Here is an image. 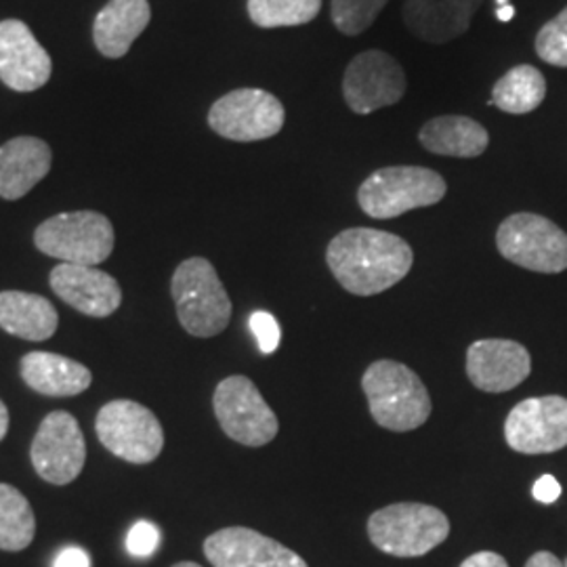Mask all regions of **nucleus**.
<instances>
[{
  "label": "nucleus",
  "mask_w": 567,
  "mask_h": 567,
  "mask_svg": "<svg viewBox=\"0 0 567 567\" xmlns=\"http://www.w3.org/2000/svg\"><path fill=\"white\" fill-rule=\"evenodd\" d=\"M326 264L347 292L372 297L404 280L414 264V252L395 234L351 227L330 240Z\"/></svg>",
  "instance_id": "obj_1"
},
{
  "label": "nucleus",
  "mask_w": 567,
  "mask_h": 567,
  "mask_svg": "<svg viewBox=\"0 0 567 567\" xmlns=\"http://www.w3.org/2000/svg\"><path fill=\"white\" fill-rule=\"evenodd\" d=\"M362 389L372 419L389 431L405 433L425 425L431 416V395L414 370L393 360L368 365Z\"/></svg>",
  "instance_id": "obj_2"
},
{
  "label": "nucleus",
  "mask_w": 567,
  "mask_h": 567,
  "mask_svg": "<svg viewBox=\"0 0 567 567\" xmlns=\"http://www.w3.org/2000/svg\"><path fill=\"white\" fill-rule=\"evenodd\" d=\"M171 295L175 299L177 318L192 337H217L231 320L229 295L217 269L204 257H192L175 269Z\"/></svg>",
  "instance_id": "obj_3"
},
{
  "label": "nucleus",
  "mask_w": 567,
  "mask_h": 567,
  "mask_svg": "<svg viewBox=\"0 0 567 567\" xmlns=\"http://www.w3.org/2000/svg\"><path fill=\"white\" fill-rule=\"evenodd\" d=\"M444 177L425 166H386L374 171L358 189V204L372 219H395L410 210L442 203Z\"/></svg>",
  "instance_id": "obj_4"
},
{
  "label": "nucleus",
  "mask_w": 567,
  "mask_h": 567,
  "mask_svg": "<svg viewBox=\"0 0 567 567\" xmlns=\"http://www.w3.org/2000/svg\"><path fill=\"white\" fill-rule=\"evenodd\" d=\"M372 545L393 557H423L450 536L446 513L423 503H395L368 519Z\"/></svg>",
  "instance_id": "obj_5"
},
{
  "label": "nucleus",
  "mask_w": 567,
  "mask_h": 567,
  "mask_svg": "<svg viewBox=\"0 0 567 567\" xmlns=\"http://www.w3.org/2000/svg\"><path fill=\"white\" fill-rule=\"evenodd\" d=\"M114 227L95 210L61 213L42 221L34 231L37 248L61 264L102 265L114 250Z\"/></svg>",
  "instance_id": "obj_6"
},
{
  "label": "nucleus",
  "mask_w": 567,
  "mask_h": 567,
  "mask_svg": "<svg viewBox=\"0 0 567 567\" xmlns=\"http://www.w3.org/2000/svg\"><path fill=\"white\" fill-rule=\"evenodd\" d=\"M498 252L529 271L561 274L567 269V234L547 217L517 213L496 231Z\"/></svg>",
  "instance_id": "obj_7"
},
{
  "label": "nucleus",
  "mask_w": 567,
  "mask_h": 567,
  "mask_svg": "<svg viewBox=\"0 0 567 567\" xmlns=\"http://www.w3.org/2000/svg\"><path fill=\"white\" fill-rule=\"evenodd\" d=\"M95 431L103 446L133 465L154 463L163 452L164 429L158 416L133 400L103 405Z\"/></svg>",
  "instance_id": "obj_8"
},
{
  "label": "nucleus",
  "mask_w": 567,
  "mask_h": 567,
  "mask_svg": "<svg viewBox=\"0 0 567 567\" xmlns=\"http://www.w3.org/2000/svg\"><path fill=\"white\" fill-rule=\"evenodd\" d=\"M213 408L225 435L248 447L267 446L278 435V416L248 377H227L215 389Z\"/></svg>",
  "instance_id": "obj_9"
},
{
  "label": "nucleus",
  "mask_w": 567,
  "mask_h": 567,
  "mask_svg": "<svg viewBox=\"0 0 567 567\" xmlns=\"http://www.w3.org/2000/svg\"><path fill=\"white\" fill-rule=\"evenodd\" d=\"M286 112L264 89H236L213 103L208 126L229 142H264L282 131Z\"/></svg>",
  "instance_id": "obj_10"
},
{
  "label": "nucleus",
  "mask_w": 567,
  "mask_h": 567,
  "mask_svg": "<svg viewBox=\"0 0 567 567\" xmlns=\"http://www.w3.org/2000/svg\"><path fill=\"white\" fill-rule=\"evenodd\" d=\"M408 81L400 61L385 51L370 49L349 61L343 76V97L349 110L365 116L405 95Z\"/></svg>",
  "instance_id": "obj_11"
},
{
  "label": "nucleus",
  "mask_w": 567,
  "mask_h": 567,
  "mask_svg": "<svg viewBox=\"0 0 567 567\" xmlns=\"http://www.w3.org/2000/svg\"><path fill=\"white\" fill-rule=\"evenodd\" d=\"M30 456L44 482L53 486L72 484L86 463V442L79 421L63 410L44 416L34 435Z\"/></svg>",
  "instance_id": "obj_12"
},
{
  "label": "nucleus",
  "mask_w": 567,
  "mask_h": 567,
  "mask_svg": "<svg viewBox=\"0 0 567 567\" xmlns=\"http://www.w3.org/2000/svg\"><path fill=\"white\" fill-rule=\"evenodd\" d=\"M508 447L536 456L567 446V400L561 395L529 398L515 405L505 421Z\"/></svg>",
  "instance_id": "obj_13"
},
{
  "label": "nucleus",
  "mask_w": 567,
  "mask_h": 567,
  "mask_svg": "<svg viewBox=\"0 0 567 567\" xmlns=\"http://www.w3.org/2000/svg\"><path fill=\"white\" fill-rule=\"evenodd\" d=\"M215 567H309L303 557L250 527H224L204 540Z\"/></svg>",
  "instance_id": "obj_14"
},
{
  "label": "nucleus",
  "mask_w": 567,
  "mask_h": 567,
  "mask_svg": "<svg viewBox=\"0 0 567 567\" xmlns=\"http://www.w3.org/2000/svg\"><path fill=\"white\" fill-rule=\"evenodd\" d=\"M53 74L47 49L21 20L0 21V81L18 93H32Z\"/></svg>",
  "instance_id": "obj_15"
},
{
  "label": "nucleus",
  "mask_w": 567,
  "mask_h": 567,
  "mask_svg": "<svg viewBox=\"0 0 567 567\" xmlns=\"http://www.w3.org/2000/svg\"><path fill=\"white\" fill-rule=\"evenodd\" d=\"M529 372V351L517 341L482 339L466 351V377L480 391L505 393L522 385Z\"/></svg>",
  "instance_id": "obj_16"
},
{
  "label": "nucleus",
  "mask_w": 567,
  "mask_h": 567,
  "mask_svg": "<svg viewBox=\"0 0 567 567\" xmlns=\"http://www.w3.org/2000/svg\"><path fill=\"white\" fill-rule=\"evenodd\" d=\"M49 282L63 303L91 318H107L122 303L121 284L97 267L60 264Z\"/></svg>",
  "instance_id": "obj_17"
},
{
  "label": "nucleus",
  "mask_w": 567,
  "mask_h": 567,
  "mask_svg": "<svg viewBox=\"0 0 567 567\" xmlns=\"http://www.w3.org/2000/svg\"><path fill=\"white\" fill-rule=\"evenodd\" d=\"M484 0H405L408 30L431 44H446L463 37Z\"/></svg>",
  "instance_id": "obj_18"
},
{
  "label": "nucleus",
  "mask_w": 567,
  "mask_h": 567,
  "mask_svg": "<svg viewBox=\"0 0 567 567\" xmlns=\"http://www.w3.org/2000/svg\"><path fill=\"white\" fill-rule=\"evenodd\" d=\"M51 147L39 137L21 135L0 145V198L20 200L51 171Z\"/></svg>",
  "instance_id": "obj_19"
},
{
  "label": "nucleus",
  "mask_w": 567,
  "mask_h": 567,
  "mask_svg": "<svg viewBox=\"0 0 567 567\" xmlns=\"http://www.w3.org/2000/svg\"><path fill=\"white\" fill-rule=\"evenodd\" d=\"M152 20L147 0H110L93 23V41L100 53L121 60Z\"/></svg>",
  "instance_id": "obj_20"
},
{
  "label": "nucleus",
  "mask_w": 567,
  "mask_h": 567,
  "mask_svg": "<svg viewBox=\"0 0 567 567\" xmlns=\"http://www.w3.org/2000/svg\"><path fill=\"white\" fill-rule=\"evenodd\" d=\"M21 379L37 393L49 398H72L86 391L93 374L86 365L49 351H32L21 358Z\"/></svg>",
  "instance_id": "obj_21"
},
{
  "label": "nucleus",
  "mask_w": 567,
  "mask_h": 567,
  "mask_svg": "<svg viewBox=\"0 0 567 567\" xmlns=\"http://www.w3.org/2000/svg\"><path fill=\"white\" fill-rule=\"evenodd\" d=\"M60 324L58 309L41 295L4 290L0 292V328L23 341H47Z\"/></svg>",
  "instance_id": "obj_22"
},
{
  "label": "nucleus",
  "mask_w": 567,
  "mask_h": 567,
  "mask_svg": "<svg viewBox=\"0 0 567 567\" xmlns=\"http://www.w3.org/2000/svg\"><path fill=\"white\" fill-rule=\"evenodd\" d=\"M419 142L437 156L477 158L489 145V133L468 116H437L421 128Z\"/></svg>",
  "instance_id": "obj_23"
},
{
  "label": "nucleus",
  "mask_w": 567,
  "mask_h": 567,
  "mask_svg": "<svg viewBox=\"0 0 567 567\" xmlns=\"http://www.w3.org/2000/svg\"><path fill=\"white\" fill-rule=\"evenodd\" d=\"M547 97V81L543 72L529 63L511 68L492 89V105L501 112L522 116L534 112Z\"/></svg>",
  "instance_id": "obj_24"
},
{
  "label": "nucleus",
  "mask_w": 567,
  "mask_h": 567,
  "mask_svg": "<svg viewBox=\"0 0 567 567\" xmlns=\"http://www.w3.org/2000/svg\"><path fill=\"white\" fill-rule=\"evenodd\" d=\"M37 534V517L18 487L0 484V548L23 550Z\"/></svg>",
  "instance_id": "obj_25"
},
{
  "label": "nucleus",
  "mask_w": 567,
  "mask_h": 567,
  "mask_svg": "<svg viewBox=\"0 0 567 567\" xmlns=\"http://www.w3.org/2000/svg\"><path fill=\"white\" fill-rule=\"evenodd\" d=\"M322 0H248V18L265 30L305 25L320 16Z\"/></svg>",
  "instance_id": "obj_26"
},
{
  "label": "nucleus",
  "mask_w": 567,
  "mask_h": 567,
  "mask_svg": "<svg viewBox=\"0 0 567 567\" xmlns=\"http://www.w3.org/2000/svg\"><path fill=\"white\" fill-rule=\"evenodd\" d=\"M386 2L389 0H332L330 18L344 37H360L381 16Z\"/></svg>",
  "instance_id": "obj_27"
},
{
  "label": "nucleus",
  "mask_w": 567,
  "mask_h": 567,
  "mask_svg": "<svg viewBox=\"0 0 567 567\" xmlns=\"http://www.w3.org/2000/svg\"><path fill=\"white\" fill-rule=\"evenodd\" d=\"M536 55L548 65L567 68V7L540 28L536 37Z\"/></svg>",
  "instance_id": "obj_28"
},
{
  "label": "nucleus",
  "mask_w": 567,
  "mask_h": 567,
  "mask_svg": "<svg viewBox=\"0 0 567 567\" xmlns=\"http://www.w3.org/2000/svg\"><path fill=\"white\" fill-rule=\"evenodd\" d=\"M250 330L257 337V343H259L261 353L269 355V353H274L278 349L282 334H280V326H278L276 318L271 313H267V311L252 313L250 316Z\"/></svg>",
  "instance_id": "obj_29"
},
{
  "label": "nucleus",
  "mask_w": 567,
  "mask_h": 567,
  "mask_svg": "<svg viewBox=\"0 0 567 567\" xmlns=\"http://www.w3.org/2000/svg\"><path fill=\"white\" fill-rule=\"evenodd\" d=\"M158 543H161V532L150 522L135 524L126 536V548L135 557H150L158 547Z\"/></svg>",
  "instance_id": "obj_30"
},
{
  "label": "nucleus",
  "mask_w": 567,
  "mask_h": 567,
  "mask_svg": "<svg viewBox=\"0 0 567 567\" xmlns=\"http://www.w3.org/2000/svg\"><path fill=\"white\" fill-rule=\"evenodd\" d=\"M561 496V484L553 475H543L534 484V498L543 505H553Z\"/></svg>",
  "instance_id": "obj_31"
},
{
  "label": "nucleus",
  "mask_w": 567,
  "mask_h": 567,
  "mask_svg": "<svg viewBox=\"0 0 567 567\" xmlns=\"http://www.w3.org/2000/svg\"><path fill=\"white\" fill-rule=\"evenodd\" d=\"M53 567H91V559L84 548L68 547L55 557Z\"/></svg>",
  "instance_id": "obj_32"
},
{
  "label": "nucleus",
  "mask_w": 567,
  "mask_h": 567,
  "mask_svg": "<svg viewBox=\"0 0 567 567\" xmlns=\"http://www.w3.org/2000/svg\"><path fill=\"white\" fill-rule=\"evenodd\" d=\"M461 567H508V564L503 555L492 553V550H482V553L466 557Z\"/></svg>",
  "instance_id": "obj_33"
},
{
  "label": "nucleus",
  "mask_w": 567,
  "mask_h": 567,
  "mask_svg": "<svg viewBox=\"0 0 567 567\" xmlns=\"http://www.w3.org/2000/svg\"><path fill=\"white\" fill-rule=\"evenodd\" d=\"M526 567H564L561 561L548 553V550H540V553H534L529 559H527Z\"/></svg>",
  "instance_id": "obj_34"
},
{
  "label": "nucleus",
  "mask_w": 567,
  "mask_h": 567,
  "mask_svg": "<svg viewBox=\"0 0 567 567\" xmlns=\"http://www.w3.org/2000/svg\"><path fill=\"white\" fill-rule=\"evenodd\" d=\"M7 431H9V410H7V405L2 404V400H0V442L4 440Z\"/></svg>",
  "instance_id": "obj_35"
},
{
  "label": "nucleus",
  "mask_w": 567,
  "mask_h": 567,
  "mask_svg": "<svg viewBox=\"0 0 567 567\" xmlns=\"http://www.w3.org/2000/svg\"><path fill=\"white\" fill-rule=\"evenodd\" d=\"M496 16H498V20L501 21H511L513 20V16H515V7H511V4L498 7V9H496Z\"/></svg>",
  "instance_id": "obj_36"
},
{
  "label": "nucleus",
  "mask_w": 567,
  "mask_h": 567,
  "mask_svg": "<svg viewBox=\"0 0 567 567\" xmlns=\"http://www.w3.org/2000/svg\"><path fill=\"white\" fill-rule=\"evenodd\" d=\"M173 567H203L198 566V564H194V561H182V564H175Z\"/></svg>",
  "instance_id": "obj_37"
},
{
  "label": "nucleus",
  "mask_w": 567,
  "mask_h": 567,
  "mask_svg": "<svg viewBox=\"0 0 567 567\" xmlns=\"http://www.w3.org/2000/svg\"><path fill=\"white\" fill-rule=\"evenodd\" d=\"M496 4H498V7H505V4H508V0H496Z\"/></svg>",
  "instance_id": "obj_38"
}]
</instances>
